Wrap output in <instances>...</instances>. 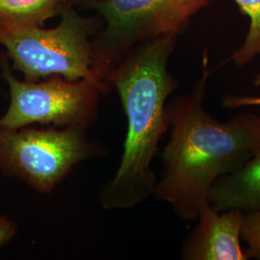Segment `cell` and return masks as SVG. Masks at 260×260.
<instances>
[{"label":"cell","instance_id":"1","mask_svg":"<svg viewBox=\"0 0 260 260\" xmlns=\"http://www.w3.org/2000/svg\"><path fill=\"white\" fill-rule=\"evenodd\" d=\"M208 66L205 49L203 73L192 90L166 105L170 140L154 196L184 222L197 220L214 183L241 169L260 143L258 116L241 112L220 121L205 109Z\"/></svg>","mask_w":260,"mask_h":260},{"label":"cell","instance_id":"2","mask_svg":"<svg viewBox=\"0 0 260 260\" xmlns=\"http://www.w3.org/2000/svg\"><path fill=\"white\" fill-rule=\"evenodd\" d=\"M177 41L160 37L140 44L105 80L118 92L127 120L120 166L99 194L105 210L133 208L155 193L157 177L151 164L169 130L168 98L178 86L168 70Z\"/></svg>","mask_w":260,"mask_h":260},{"label":"cell","instance_id":"3","mask_svg":"<svg viewBox=\"0 0 260 260\" xmlns=\"http://www.w3.org/2000/svg\"><path fill=\"white\" fill-rule=\"evenodd\" d=\"M60 16L59 25L50 29L0 24V45L6 48L13 68L28 82L59 75L69 80H88L108 93V87L93 70L96 19L81 16L73 4L66 5Z\"/></svg>","mask_w":260,"mask_h":260},{"label":"cell","instance_id":"4","mask_svg":"<svg viewBox=\"0 0 260 260\" xmlns=\"http://www.w3.org/2000/svg\"><path fill=\"white\" fill-rule=\"evenodd\" d=\"M212 1L84 0V5L96 11L105 22L93 39L94 75L107 86V76L132 48L152 39L182 35L192 18Z\"/></svg>","mask_w":260,"mask_h":260},{"label":"cell","instance_id":"5","mask_svg":"<svg viewBox=\"0 0 260 260\" xmlns=\"http://www.w3.org/2000/svg\"><path fill=\"white\" fill-rule=\"evenodd\" d=\"M103 152L82 127L0 125V171L41 194L51 193L77 164Z\"/></svg>","mask_w":260,"mask_h":260},{"label":"cell","instance_id":"6","mask_svg":"<svg viewBox=\"0 0 260 260\" xmlns=\"http://www.w3.org/2000/svg\"><path fill=\"white\" fill-rule=\"evenodd\" d=\"M0 64L10 92L9 107L0 118L1 126L19 128L41 123L87 129L98 120L100 100L104 93L95 84L59 75L28 82L12 73L7 56L1 57Z\"/></svg>","mask_w":260,"mask_h":260},{"label":"cell","instance_id":"7","mask_svg":"<svg viewBox=\"0 0 260 260\" xmlns=\"http://www.w3.org/2000/svg\"><path fill=\"white\" fill-rule=\"evenodd\" d=\"M243 213L238 209L217 210L203 206L181 248L184 260H248L241 246Z\"/></svg>","mask_w":260,"mask_h":260},{"label":"cell","instance_id":"8","mask_svg":"<svg viewBox=\"0 0 260 260\" xmlns=\"http://www.w3.org/2000/svg\"><path fill=\"white\" fill-rule=\"evenodd\" d=\"M208 202L219 211H260V143L241 169L214 183Z\"/></svg>","mask_w":260,"mask_h":260},{"label":"cell","instance_id":"9","mask_svg":"<svg viewBox=\"0 0 260 260\" xmlns=\"http://www.w3.org/2000/svg\"><path fill=\"white\" fill-rule=\"evenodd\" d=\"M65 6L58 0H0V24L44 26Z\"/></svg>","mask_w":260,"mask_h":260},{"label":"cell","instance_id":"10","mask_svg":"<svg viewBox=\"0 0 260 260\" xmlns=\"http://www.w3.org/2000/svg\"><path fill=\"white\" fill-rule=\"evenodd\" d=\"M234 2L250 19V26L243 44L228 61L236 67H243L260 55V0H234Z\"/></svg>","mask_w":260,"mask_h":260},{"label":"cell","instance_id":"11","mask_svg":"<svg viewBox=\"0 0 260 260\" xmlns=\"http://www.w3.org/2000/svg\"><path fill=\"white\" fill-rule=\"evenodd\" d=\"M241 239L248 258L260 260V211L243 213Z\"/></svg>","mask_w":260,"mask_h":260},{"label":"cell","instance_id":"12","mask_svg":"<svg viewBox=\"0 0 260 260\" xmlns=\"http://www.w3.org/2000/svg\"><path fill=\"white\" fill-rule=\"evenodd\" d=\"M221 105L225 109H239L243 107L260 106V95L225 94L221 99Z\"/></svg>","mask_w":260,"mask_h":260},{"label":"cell","instance_id":"13","mask_svg":"<svg viewBox=\"0 0 260 260\" xmlns=\"http://www.w3.org/2000/svg\"><path fill=\"white\" fill-rule=\"evenodd\" d=\"M17 233V223L7 217L0 216V248L12 241Z\"/></svg>","mask_w":260,"mask_h":260},{"label":"cell","instance_id":"14","mask_svg":"<svg viewBox=\"0 0 260 260\" xmlns=\"http://www.w3.org/2000/svg\"><path fill=\"white\" fill-rule=\"evenodd\" d=\"M253 85L255 87H260V72L257 75H255V77L253 79Z\"/></svg>","mask_w":260,"mask_h":260},{"label":"cell","instance_id":"15","mask_svg":"<svg viewBox=\"0 0 260 260\" xmlns=\"http://www.w3.org/2000/svg\"><path fill=\"white\" fill-rule=\"evenodd\" d=\"M58 1H60L64 5H69V4H74L75 0H58Z\"/></svg>","mask_w":260,"mask_h":260}]
</instances>
